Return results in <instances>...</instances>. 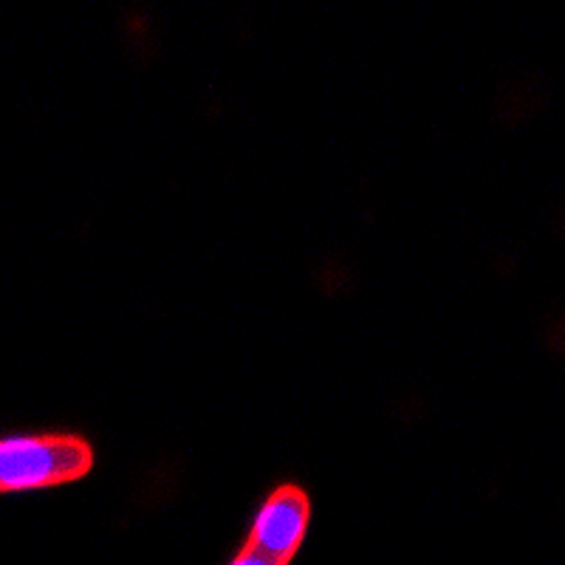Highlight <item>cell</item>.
<instances>
[{"mask_svg": "<svg viewBox=\"0 0 565 565\" xmlns=\"http://www.w3.org/2000/svg\"><path fill=\"white\" fill-rule=\"evenodd\" d=\"M94 467V450L68 433L0 436V492H34L79 481Z\"/></svg>", "mask_w": 565, "mask_h": 565, "instance_id": "6da1fadb", "label": "cell"}, {"mask_svg": "<svg viewBox=\"0 0 565 565\" xmlns=\"http://www.w3.org/2000/svg\"><path fill=\"white\" fill-rule=\"evenodd\" d=\"M311 521L309 494L295 483L277 487L260 503L249 529V546L271 557L275 563L289 565V559L300 552Z\"/></svg>", "mask_w": 565, "mask_h": 565, "instance_id": "7a4b0ae2", "label": "cell"}, {"mask_svg": "<svg viewBox=\"0 0 565 565\" xmlns=\"http://www.w3.org/2000/svg\"><path fill=\"white\" fill-rule=\"evenodd\" d=\"M230 565H280V563H275V559L266 557V554H260L257 548H252L249 543H246V546L232 557Z\"/></svg>", "mask_w": 565, "mask_h": 565, "instance_id": "3957f363", "label": "cell"}]
</instances>
